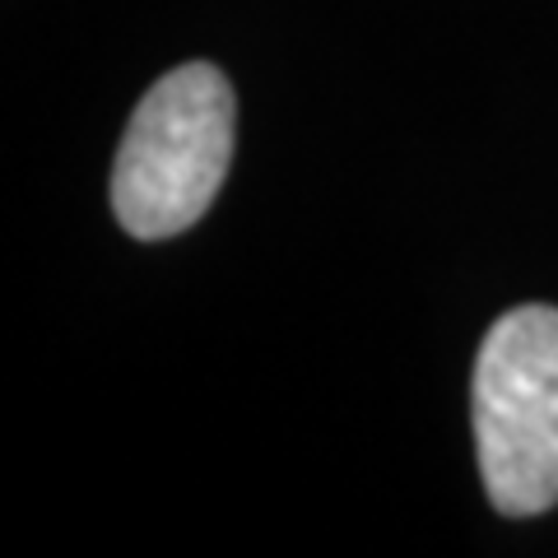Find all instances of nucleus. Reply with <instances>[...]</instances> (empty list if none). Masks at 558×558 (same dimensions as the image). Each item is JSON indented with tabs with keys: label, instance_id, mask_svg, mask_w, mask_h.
<instances>
[{
	"label": "nucleus",
	"instance_id": "f257e3e1",
	"mask_svg": "<svg viewBox=\"0 0 558 558\" xmlns=\"http://www.w3.org/2000/svg\"><path fill=\"white\" fill-rule=\"evenodd\" d=\"M238 102L209 61L178 65L140 98L112 163V215L140 242L186 233L233 163Z\"/></svg>",
	"mask_w": 558,
	"mask_h": 558
},
{
	"label": "nucleus",
	"instance_id": "f03ea898",
	"mask_svg": "<svg viewBox=\"0 0 558 558\" xmlns=\"http://www.w3.org/2000/svg\"><path fill=\"white\" fill-rule=\"evenodd\" d=\"M475 451L488 502L539 517L558 502V307H512L475 359Z\"/></svg>",
	"mask_w": 558,
	"mask_h": 558
}]
</instances>
